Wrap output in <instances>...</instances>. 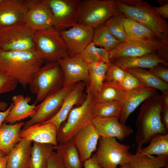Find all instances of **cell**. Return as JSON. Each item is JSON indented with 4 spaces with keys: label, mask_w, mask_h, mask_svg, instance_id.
I'll use <instances>...</instances> for the list:
<instances>
[{
    "label": "cell",
    "mask_w": 168,
    "mask_h": 168,
    "mask_svg": "<svg viewBox=\"0 0 168 168\" xmlns=\"http://www.w3.org/2000/svg\"><path fill=\"white\" fill-rule=\"evenodd\" d=\"M44 63L35 50L0 51V72L24 89Z\"/></svg>",
    "instance_id": "obj_1"
},
{
    "label": "cell",
    "mask_w": 168,
    "mask_h": 168,
    "mask_svg": "<svg viewBox=\"0 0 168 168\" xmlns=\"http://www.w3.org/2000/svg\"><path fill=\"white\" fill-rule=\"evenodd\" d=\"M163 104L161 95L156 93L143 102L136 121L135 141L139 153L144 144L158 134H165L167 130L162 123L161 112Z\"/></svg>",
    "instance_id": "obj_2"
},
{
    "label": "cell",
    "mask_w": 168,
    "mask_h": 168,
    "mask_svg": "<svg viewBox=\"0 0 168 168\" xmlns=\"http://www.w3.org/2000/svg\"><path fill=\"white\" fill-rule=\"evenodd\" d=\"M119 12L126 17L147 26L160 41L168 39V24L147 1L115 0Z\"/></svg>",
    "instance_id": "obj_3"
},
{
    "label": "cell",
    "mask_w": 168,
    "mask_h": 168,
    "mask_svg": "<svg viewBox=\"0 0 168 168\" xmlns=\"http://www.w3.org/2000/svg\"><path fill=\"white\" fill-rule=\"evenodd\" d=\"M86 89L84 100L81 105L72 109L66 120L59 128L57 136L58 144L65 143L71 140L80 130L92 122L96 99Z\"/></svg>",
    "instance_id": "obj_4"
},
{
    "label": "cell",
    "mask_w": 168,
    "mask_h": 168,
    "mask_svg": "<svg viewBox=\"0 0 168 168\" xmlns=\"http://www.w3.org/2000/svg\"><path fill=\"white\" fill-rule=\"evenodd\" d=\"M63 75L57 61L42 66L33 77L29 86L30 92L36 96V103L42 101L63 87Z\"/></svg>",
    "instance_id": "obj_5"
},
{
    "label": "cell",
    "mask_w": 168,
    "mask_h": 168,
    "mask_svg": "<svg viewBox=\"0 0 168 168\" xmlns=\"http://www.w3.org/2000/svg\"><path fill=\"white\" fill-rule=\"evenodd\" d=\"M35 50L44 62H56L69 57L60 31L54 28L34 32Z\"/></svg>",
    "instance_id": "obj_6"
},
{
    "label": "cell",
    "mask_w": 168,
    "mask_h": 168,
    "mask_svg": "<svg viewBox=\"0 0 168 168\" xmlns=\"http://www.w3.org/2000/svg\"><path fill=\"white\" fill-rule=\"evenodd\" d=\"M130 146L118 142L115 138L100 137L93 157L101 168H117L129 163L132 154Z\"/></svg>",
    "instance_id": "obj_7"
},
{
    "label": "cell",
    "mask_w": 168,
    "mask_h": 168,
    "mask_svg": "<svg viewBox=\"0 0 168 168\" xmlns=\"http://www.w3.org/2000/svg\"><path fill=\"white\" fill-rule=\"evenodd\" d=\"M119 12L115 0H82L78 24L95 29Z\"/></svg>",
    "instance_id": "obj_8"
},
{
    "label": "cell",
    "mask_w": 168,
    "mask_h": 168,
    "mask_svg": "<svg viewBox=\"0 0 168 168\" xmlns=\"http://www.w3.org/2000/svg\"><path fill=\"white\" fill-rule=\"evenodd\" d=\"M34 31L25 23L7 26L0 29V51L35 50Z\"/></svg>",
    "instance_id": "obj_9"
},
{
    "label": "cell",
    "mask_w": 168,
    "mask_h": 168,
    "mask_svg": "<svg viewBox=\"0 0 168 168\" xmlns=\"http://www.w3.org/2000/svg\"><path fill=\"white\" fill-rule=\"evenodd\" d=\"M54 27L60 31L78 24L81 0H48Z\"/></svg>",
    "instance_id": "obj_10"
},
{
    "label": "cell",
    "mask_w": 168,
    "mask_h": 168,
    "mask_svg": "<svg viewBox=\"0 0 168 168\" xmlns=\"http://www.w3.org/2000/svg\"><path fill=\"white\" fill-rule=\"evenodd\" d=\"M74 85L63 86L36 105L35 114L24 123L22 129L35 124L47 121L53 117L59 110L65 98Z\"/></svg>",
    "instance_id": "obj_11"
},
{
    "label": "cell",
    "mask_w": 168,
    "mask_h": 168,
    "mask_svg": "<svg viewBox=\"0 0 168 168\" xmlns=\"http://www.w3.org/2000/svg\"><path fill=\"white\" fill-rule=\"evenodd\" d=\"M161 41L156 39L149 41L126 40L120 43L116 47L109 51V58L112 61L124 58H133L157 53Z\"/></svg>",
    "instance_id": "obj_12"
},
{
    "label": "cell",
    "mask_w": 168,
    "mask_h": 168,
    "mask_svg": "<svg viewBox=\"0 0 168 168\" xmlns=\"http://www.w3.org/2000/svg\"><path fill=\"white\" fill-rule=\"evenodd\" d=\"M94 31L91 26L78 24L60 31L69 57L80 54L92 41Z\"/></svg>",
    "instance_id": "obj_13"
},
{
    "label": "cell",
    "mask_w": 168,
    "mask_h": 168,
    "mask_svg": "<svg viewBox=\"0 0 168 168\" xmlns=\"http://www.w3.org/2000/svg\"><path fill=\"white\" fill-rule=\"evenodd\" d=\"M35 3V0H2L0 3L2 26L25 23L27 13Z\"/></svg>",
    "instance_id": "obj_14"
},
{
    "label": "cell",
    "mask_w": 168,
    "mask_h": 168,
    "mask_svg": "<svg viewBox=\"0 0 168 168\" xmlns=\"http://www.w3.org/2000/svg\"><path fill=\"white\" fill-rule=\"evenodd\" d=\"M63 75V86L74 85L82 82L88 86L89 77L87 64L77 56L68 57L57 61Z\"/></svg>",
    "instance_id": "obj_15"
},
{
    "label": "cell",
    "mask_w": 168,
    "mask_h": 168,
    "mask_svg": "<svg viewBox=\"0 0 168 168\" xmlns=\"http://www.w3.org/2000/svg\"><path fill=\"white\" fill-rule=\"evenodd\" d=\"M25 23L34 31H43L54 27L52 13L48 0H38L28 10Z\"/></svg>",
    "instance_id": "obj_16"
},
{
    "label": "cell",
    "mask_w": 168,
    "mask_h": 168,
    "mask_svg": "<svg viewBox=\"0 0 168 168\" xmlns=\"http://www.w3.org/2000/svg\"><path fill=\"white\" fill-rule=\"evenodd\" d=\"M100 137L91 122L80 130L71 139L82 163L90 158L96 151Z\"/></svg>",
    "instance_id": "obj_17"
},
{
    "label": "cell",
    "mask_w": 168,
    "mask_h": 168,
    "mask_svg": "<svg viewBox=\"0 0 168 168\" xmlns=\"http://www.w3.org/2000/svg\"><path fill=\"white\" fill-rule=\"evenodd\" d=\"M86 86V84L82 82L75 84L66 96L58 112L49 120L40 123H53L56 125L58 130L74 106L80 105L85 100L86 95L84 93V90Z\"/></svg>",
    "instance_id": "obj_18"
},
{
    "label": "cell",
    "mask_w": 168,
    "mask_h": 168,
    "mask_svg": "<svg viewBox=\"0 0 168 168\" xmlns=\"http://www.w3.org/2000/svg\"><path fill=\"white\" fill-rule=\"evenodd\" d=\"M115 117H95L92 123L100 137L113 138L122 140L133 132L129 126L121 123Z\"/></svg>",
    "instance_id": "obj_19"
},
{
    "label": "cell",
    "mask_w": 168,
    "mask_h": 168,
    "mask_svg": "<svg viewBox=\"0 0 168 168\" xmlns=\"http://www.w3.org/2000/svg\"><path fill=\"white\" fill-rule=\"evenodd\" d=\"M58 129L53 123H40L31 125L21 130L20 137L32 142L51 144H58L57 140Z\"/></svg>",
    "instance_id": "obj_20"
},
{
    "label": "cell",
    "mask_w": 168,
    "mask_h": 168,
    "mask_svg": "<svg viewBox=\"0 0 168 168\" xmlns=\"http://www.w3.org/2000/svg\"><path fill=\"white\" fill-rule=\"evenodd\" d=\"M156 93V89L144 86L135 88L126 93L121 102L120 122L125 124L130 114L142 102Z\"/></svg>",
    "instance_id": "obj_21"
},
{
    "label": "cell",
    "mask_w": 168,
    "mask_h": 168,
    "mask_svg": "<svg viewBox=\"0 0 168 168\" xmlns=\"http://www.w3.org/2000/svg\"><path fill=\"white\" fill-rule=\"evenodd\" d=\"M12 106L5 120V123L14 124L30 118L35 114L36 103L29 104L31 100L30 96H25L22 94L15 95L12 97Z\"/></svg>",
    "instance_id": "obj_22"
},
{
    "label": "cell",
    "mask_w": 168,
    "mask_h": 168,
    "mask_svg": "<svg viewBox=\"0 0 168 168\" xmlns=\"http://www.w3.org/2000/svg\"><path fill=\"white\" fill-rule=\"evenodd\" d=\"M32 141L24 138L7 155L6 168H29Z\"/></svg>",
    "instance_id": "obj_23"
},
{
    "label": "cell",
    "mask_w": 168,
    "mask_h": 168,
    "mask_svg": "<svg viewBox=\"0 0 168 168\" xmlns=\"http://www.w3.org/2000/svg\"><path fill=\"white\" fill-rule=\"evenodd\" d=\"M24 122H20L13 124L4 122L0 129V151L8 155L20 142L21 128Z\"/></svg>",
    "instance_id": "obj_24"
},
{
    "label": "cell",
    "mask_w": 168,
    "mask_h": 168,
    "mask_svg": "<svg viewBox=\"0 0 168 168\" xmlns=\"http://www.w3.org/2000/svg\"><path fill=\"white\" fill-rule=\"evenodd\" d=\"M122 21L127 35L126 40L149 41L157 39L149 28L123 14Z\"/></svg>",
    "instance_id": "obj_25"
},
{
    "label": "cell",
    "mask_w": 168,
    "mask_h": 168,
    "mask_svg": "<svg viewBox=\"0 0 168 168\" xmlns=\"http://www.w3.org/2000/svg\"><path fill=\"white\" fill-rule=\"evenodd\" d=\"M123 69L129 68L151 69L159 63L168 65V62L163 59L157 53L133 58H120L112 61Z\"/></svg>",
    "instance_id": "obj_26"
},
{
    "label": "cell",
    "mask_w": 168,
    "mask_h": 168,
    "mask_svg": "<svg viewBox=\"0 0 168 168\" xmlns=\"http://www.w3.org/2000/svg\"><path fill=\"white\" fill-rule=\"evenodd\" d=\"M110 64L99 61L87 64L89 83L87 89L96 99L103 84L105 73Z\"/></svg>",
    "instance_id": "obj_27"
},
{
    "label": "cell",
    "mask_w": 168,
    "mask_h": 168,
    "mask_svg": "<svg viewBox=\"0 0 168 168\" xmlns=\"http://www.w3.org/2000/svg\"><path fill=\"white\" fill-rule=\"evenodd\" d=\"M54 150V146L51 144L33 142L29 168H47L49 158Z\"/></svg>",
    "instance_id": "obj_28"
},
{
    "label": "cell",
    "mask_w": 168,
    "mask_h": 168,
    "mask_svg": "<svg viewBox=\"0 0 168 168\" xmlns=\"http://www.w3.org/2000/svg\"><path fill=\"white\" fill-rule=\"evenodd\" d=\"M129 163L131 168H168V155L155 157L140 153L132 154Z\"/></svg>",
    "instance_id": "obj_29"
},
{
    "label": "cell",
    "mask_w": 168,
    "mask_h": 168,
    "mask_svg": "<svg viewBox=\"0 0 168 168\" xmlns=\"http://www.w3.org/2000/svg\"><path fill=\"white\" fill-rule=\"evenodd\" d=\"M54 150L63 160L67 168H82L79 152L72 139L54 146Z\"/></svg>",
    "instance_id": "obj_30"
},
{
    "label": "cell",
    "mask_w": 168,
    "mask_h": 168,
    "mask_svg": "<svg viewBox=\"0 0 168 168\" xmlns=\"http://www.w3.org/2000/svg\"><path fill=\"white\" fill-rule=\"evenodd\" d=\"M123 70L138 79L145 86L158 89L162 92L168 91V84L155 76L148 70L141 68Z\"/></svg>",
    "instance_id": "obj_31"
},
{
    "label": "cell",
    "mask_w": 168,
    "mask_h": 168,
    "mask_svg": "<svg viewBox=\"0 0 168 168\" xmlns=\"http://www.w3.org/2000/svg\"><path fill=\"white\" fill-rule=\"evenodd\" d=\"M149 144L142 148L139 153L148 156L168 155V134H158L152 137Z\"/></svg>",
    "instance_id": "obj_32"
},
{
    "label": "cell",
    "mask_w": 168,
    "mask_h": 168,
    "mask_svg": "<svg viewBox=\"0 0 168 168\" xmlns=\"http://www.w3.org/2000/svg\"><path fill=\"white\" fill-rule=\"evenodd\" d=\"M75 56L82 58L87 64L99 61L110 64L112 62L109 58V51L97 47L92 42L81 53Z\"/></svg>",
    "instance_id": "obj_33"
},
{
    "label": "cell",
    "mask_w": 168,
    "mask_h": 168,
    "mask_svg": "<svg viewBox=\"0 0 168 168\" xmlns=\"http://www.w3.org/2000/svg\"><path fill=\"white\" fill-rule=\"evenodd\" d=\"M92 42L96 46L103 47L109 51L120 43L112 35L105 24L94 29Z\"/></svg>",
    "instance_id": "obj_34"
},
{
    "label": "cell",
    "mask_w": 168,
    "mask_h": 168,
    "mask_svg": "<svg viewBox=\"0 0 168 168\" xmlns=\"http://www.w3.org/2000/svg\"><path fill=\"white\" fill-rule=\"evenodd\" d=\"M122 110L121 102L110 101L99 103H96L93 109V117H115L119 119Z\"/></svg>",
    "instance_id": "obj_35"
},
{
    "label": "cell",
    "mask_w": 168,
    "mask_h": 168,
    "mask_svg": "<svg viewBox=\"0 0 168 168\" xmlns=\"http://www.w3.org/2000/svg\"><path fill=\"white\" fill-rule=\"evenodd\" d=\"M126 93L118 85L104 83L96 99V103L122 102Z\"/></svg>",
    "instance_id": "obj_36"
},
{
    "label": "cell",
    "mask_w": 168,
    "mask_h": 168,
    "mask_svg": "<svg viewBox=\"0 0 168 168\" xmlns=\"http://www.w3.org/2000/svg\"><path fill=\"white\" fill-rule=\"evenodd\" d=\"M122 14L120 12L114 15L104 23L112 35L120 42L126 41L127 35L122 21Z\"/></svg>",
    "instance_id": "obj_37"
},
{
    "label": "cell",
    "mask_w": 168,
    "mask_h": 168,
    "mask_svg": "<svg viewBox=\"0 0 168 168\" xmlns=\"http://www.w3.org/2000/svg\"><path fill=\"white\" fill-rule=\"evenodd\" d=\"M126 73L125 71L112 61L106 72L104 83L118 85L123 79Z\"/></svg>",
    "instance_id": "obj_38"
},
{
    "label": "cell",
    "mask_w": 168,
    "mask_h": 168,
    "mask_svg": "<svg viewBox=\"0 0 168 168\" xmlns=\"http://www.w3.org/2000/svg\"><path fill=\"white\" fill-rule=\"evenodd\" d=\"M118 86L126 93L135 88L144 86L139 80L127 72L124 77Z\"/></svg>",
    "instance_id": "obj_39"
},
{
    "label": "cell",
    "mask_w": 168,
    "mask_h": 168,
    "mask_svg": "<svg viewBox=\"0 0 168 168\" xmlns=\"http://www.w3.org/2000/svg\"><path fill=\"white\" fill-rule=\"evenodd\" d=\"M17 84L14 79L0 72V95L14 91Z\"/></svg>",
    "instance_id": "obj_40"
},
{
    "label": "cell",
    "mask_w": 168,
    "mask_h": 168,
    "mask_svg": "<svg viewBox=\"0 0 168 168\" xmlns=\"http://www.w3.org/2000/svg\"><path fill=\"white\" fill-rule=\"evenodd\" d=\"M47 168H67L62 158L56 152L53 151L50 155L47 163Z\"/></svg>",
    "instance_id": "obj_41"
},
{
    "label": "cell",
    "mask_w": 168,
    "mask_h": 168,
    "mask_svg": "<svg viewBox=\"0 0 168 168\" xmlns=\"http://www.w3.org/2000/svg\"><path fill=\"white\" fill-rule=\"evenodd\" d=\"M148 71L155 76L166 82L168 83V69L158 65Z\"/></svg>",
    "instance_id": "obj_42"
},
{
    "label": "cell",
    "mask_w": 168,
    "mask_h": 168,
    "mask_svg": "<svg viewBox=\"0 0 168 168\" xmlns=\"http://www.w3.org/2000/svg\"><path fill=\"white\" fill-rule=\"evenodd\" d=\"M153 8L162 18H168V3L159 7H153Z\"/></svg>",
    "instance_id": "obj_43"
},
{
    "label": "cell",
    "mask_w": 168,
    "mask_h": 168,
    "mask_svg": "<svg viewBox=\"0 0 168 168\" xmlns=\"http://www.w3.org/2000/svg\"><path fill=\"white\" fill-rule=\"evenodd\" d=\"M84 168H101L92 156L84 162Z\"/></svg>",
    "instance_id": "obj_44"
},
{
    "label": "cell",
    "mask_w": 168,
    "mask_h": 168,
    "mask_svg": "<svg viewBox=\"0 0 168 168\" xmlns=\"http://www.w3.org/2000/svg\"><path fill=\"white\" fill-rule=\"evenodd\" d=\"M161 120L166 129H168V108L163 106L161 112Z\"/></svg>",
    "instance_id": "obj_45"
},
{
    "label": "cell",
    "mask_w": 168,
    "mask_h": 168,
    "mask_svg": "<svg viewBox=\"0 0 168 168\" xmlns=\"http://www.w3.org/2000/svg\"><path fill=\"white\" fill-rule=\"evenodd\" d=\"M12 102L9 107L4 111H0V129L8 115L12 106Z\"/></svg>",
    "instance_id": "obj_46"
},
{
    "label": "cell",
    "mask_w": 168,
    "mask_h": 168,
    "mask_svg": "<svg viewBox=\"0 0 168 168\" xmlns=\"http://www.w3.org/2000/svg\"><path fill=\"white\" fill-rule=\"evenodd\" d=\"M162 92L161 95L163 102V106L168 108V91Z\"/></svg>",
    "instance_id": "obj_47"
},
{
    "label": "cell",
    "mask_w": 168,
    "mask_h": 168,
    "mask_svg": "<svg viewBox=\"0 0 168 168\" xmlns=\"http://www.w3.org/2000/svg\"><path fill=\"white\" fill-rule=\"evenodd\" d=\"M7 155L0 157V168H6Z\"/></svg>",
    "instance_id": "obj_48"
},
{
    "label": "cell",
    "mask_w": 168,
    "mask_h": 168,
    "mask_svg": "<svg viewBox=\"0 0 168 168\" xmlns=\"http://www.w3.org/2000/svg\"><path fill=\"white\" fill-rule=\"evenodd\" d=\"M7 103L4 101H0V111H5L7 108Z\"/></svg>",
    "instance_id": "obj_49"
},
{
    "label": "cell",
    "mask_w": 168,
    "mask_h": 168,
    "mask_svg": "<svg viewBox=\"0 0 168 168\" xmlns=\"http://www.w3.org/2000/svg\"><path fill=\"white\" fill-rule=\"evenodd\" d=\"M119 168H131V167L129 163H126L121 165Z\"/></svg>",
    "instance_id": "obj_50"
},
{
    "label": "cell",
    "mask_w": 168,
    "mask_h": 168,
    "mask_svg": "<svg viewBox=\"0 0 168 168\" xmlns=\"http://www.w3.org/2000/svg\"><path fill=\"white\" fill-rule=\"evenodd\" d=\"M6 155L3 152L0 151V157H2Z\"/></svg>",
    "instance_id": "obj_51"
},
{
    "label": "cell",
    "mask_w": 168,
    "mask_h": 168,
    "mask_svg": "<svg viewBox=\"0 0 168 168\" xmlns=\"http://www.w3.org/2000/svg\"><path fill=\"white\" fill-rule=\"evenodd\" d=\"M1 27H2V26H1V24L0 23V29Z\"/></svg>",
    "instance_id": "obj_52"
},
{
    "label": "cell",
    "mask_w": 168,
    "mask_h": 168,
    "mask_svg": "<svg viewBox=\"0 0 168 168\" xmlns=\"http://www.w3.org/2000/svg\"><path fill=\"white\" fill-rule=\"evenodd\" d=\"M2 0H0V3L2 1Z\"/></svg>",
    "instance_id": "obj_53"
}]
</instances>
